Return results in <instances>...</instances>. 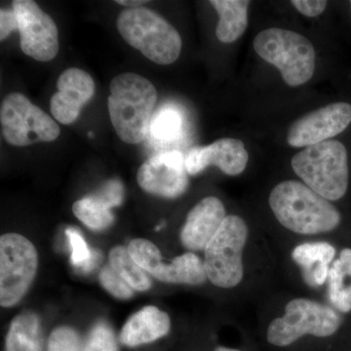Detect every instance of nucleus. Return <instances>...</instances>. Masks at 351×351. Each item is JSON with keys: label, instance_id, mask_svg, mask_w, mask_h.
I'll use <instances>...</instances> for the list:
<instances>
[{"label": "nucleus", "instance_id": "0eeeda50", "mask_svg": "<svg viewBox=\"0 0 351 351\" xmlns=\"http://www.w3.org/2000/svg\"><path fill=\"white\" fill-rule=\"evenodd\" d=\"M249 240L246 221L237 215H228L204 250L207 278L214 286L232 289L245 276L244 252Z\"/></svg>", "mask_w": 351, "mask_h": 351}, {"label": "nucleus", "instance_id": "9b49d317", "mask_svg": "<svg viewBox=\"0 0 351 351\" xmlns=\"http://www.w3.org/2000/svg\"><path fill=\"white\" fill-rule=\"evenodd\" d=\"M19 24L21 49L39 62H49L59 52V34L54 20L32 0H14Z\"/></svg>", "mask_w": 351, "mask_h": 351}, {"label": "nucleus", "instance_id": "aec40b11", "mask_svg": "<svg viewBox=\"0 0 351 351\" xmlns=\"http://www.w3.org/2000/svg\"><path fill=\"white\" fill-rule=\"evenodd\" d=\"M219 14L216 36L223 43H232L243 36L248 25V0H211Z\"/></svg>", "mask_w": 351, "mask_h": 351}, {"label": "nucleus", "instance_id": "ddd939ff", "mask_svg": "<svg viewBox=\"0 0 351 351\" xmlns=\"http://www.w3.org/2000/svg\"><path fill=\"white\" fill-rule=\"evenodd\" d=\"M186 156L177 151L151 157L138 171V186L147 193L165 198L179 197L189 186Z\"/></svg>", "mask_w": 351, "mask_h": 351}, {"label": "nucleus", "instance_id": "f257e3e1", "mask_svg": "<svg viewBox=\"0 0 351 351\" xmlns=\"http://www.w3.org/2000/svg\"><path fill=\"white\" fill-rule=\"evenodd\" d=\"M269 203L278 223L295 234L313 237L334 232L341 212L302 182L288 180L270 191Z\"/></svg>", "mask_w": 351, "mask_h": 351}, {"label": "nucleus", "instance_id": "1a4fd4ad", "mask_svg": "<svg viewBox=\"0 0 351 351\" xmlns=\"http://www.w3.org/2000/svg\"><path fill=\"white\" fill-rule=\"evenodd\" d=\"M36 247L18 233H6L0 239V304H17L31 287L38 269Z\"/></svg>", "mask_w": 351, "mask_h": 351}, {"label": "nucleus", "instance_id": "b1692460", "mask_svg": "<svg viewBox=\"0 0 351 351\" xmlns=\"http://www.w3.org/2000/svg\"><path fill=\"white\" fill-rule=\"evenodd\" d=\"M182 127V119L180 112L174 108H165L152 117L149 131L157 140L168 142L180 135Z\"/></svg>", "mask_w": 351, "mask_h": 351}, {"label": "nucleus", "instance_id": "4468645a", "mask_svg": "<svg viewBox=\"0 0 351 351\" xmlns=\"http://www.w3.org/2000/svg\"><path fill=\"white\" fill-rule=\"evenodd\" d=\"M248 160L242 141L223 138L205 147H193L186 156V169L189 175L195 176L214 165L226 175L239 176L246 169Z\"/></svg>", "mask_w": 351, "mask_h": 351}, {"label": "nucleus", "instance_id": "2f4dec72", "mask_svg": "<svg viewBox=\"0 0 351 351\" xmlns=\"http://www.w3.org/2000/svg\"><path fill=\"white\" fill-rule=\"evenodd\" d=\"M117 3L120 4V5L123 6H130L132 8H138V6L143 5V4L147 3V1H145V0H119V1H115Z\"/></svg>", "mask_w": 351, "mask_h": 351}, {"label": "nucleus", "instance_id": "f03ea898", "mask_svg": "<svg viewBox=\"0 0 351 351\" xmlns=\"http://www.w3.org/2000/svg\"><path fill=\"white\" fill-rule=\"evenodd\" d=\"M110 90L108 108L113 128L126 144H140L151 129L156 87L144 76L124 73L113 78Z\"/></svg>", "mask_w": 351, "mask_h": 351}, {"label": "nucleus", "instance_id": "412c9836", "mask_svg": "<svg viewBox=\"0 0 351 351\" xmlns=\"http://www.w3.org/2000/svg\"><path fill=\"white\" fill-rule=\"evenodd\" d=\"M40 320L36 314L25 313L16 316L7 332L5 351L43 350Z\"/></svg>", "mask_w": 351, "mask_h": 351}, {"label": "nucleus", "instance_id": "2eb2a0df", "mask_svg": "<svg viewBox=\"0 0 351 351\" xmlns=\"http://www.w3.org/2000/svg\"><path fill=\"white\" fill-rule=\"evenodd\" d=\"M57 93L50 100L53 117L64 125L73 123L80 110L91 100L95 82L86 71L77 68L66 69L58 78Z\"/></svg>", "mask_w": 351, "mask_h": 351}, {"label": "nucleus", "instance_id": "4be33fe9", "mask_svg": "<svg viewBox=\"0 0 351 351\" xmlns=\"http://www.w3.org/2000/svg\"><path fill=\"white\" fill-rule=\"evenodd\" d=\"M110 265L119 276L130 287L136 290L144 291L151 288L152 282L144 269L131 257L128 249L123 246H117L110 252Z\"/></svg>", "mask_w": 351, "mask_h": 351}, {"label": "nucleus", "instance_id": "39448f33", "mask_svg": "<svg viewBox=\"0 0 351 351\" xmlns=\"http://www.w3.org/2000/svg\"><path fill=\"white\" fill-rule=\"evenodd\" d=\"M117 25L121 38L154 63L171 64L181 54L179 32L154 11L145 7L126 9L120 12Z\"/></svg>", "mask_w": 351, "mask_h": 351}, {"label": "nucleus", "instance_id": "9d476101", "mask_svg": "<svg viewBox=\"0 0 351 351\" xmlns=\"http://www.w3.org/2000/svg\"><path fill=\"white\" fill-rule=\"evenodd\" d=\"M127 249L145 272L161 282L201 285L208 279L204 262L193 252L182 254L164 265L160 251L149 240H132Z\"/></svg>", "mask_w": 351, "mask_h": 351}, {"label": "nucleus", "instance_id": "c756f323", "mask_svg": "<svg viewBox=\"0 0 351 351\" xmlns=\"http://www.w3.org/2000/svg\"><path fill=\"white\" fill-rule=\"evenodd\" d=\"M291 3L302 15L306 17H317L324 12L328 2L324 0H293Z\"/></svg>", "mask_w": 351, "mask_h": 351}, {"label": "nucleus", "instance_id": "6ab92c4d", "mask_svg": "<svg viewBox=\"0 0 351 351\" xmlns=\"http://www.w3.org/2000/svg\"><path fill=\"white\" fill-rule=\"evenodd\" d=\"M330 306L339 313H351V248H343L332 263L327 279Z\"/></svg>", "mask_w": 351, "mask_h": 351}, {"label": "nucleus", "instance_id": "6e6552de", "mask_svg": "<svg viewBox=\"0 0 351 351\" xmlns=\"http://www.w3.org/2000/svg\"><path fill=\"white\" fill-rule=\"evenodd\" d=\"M0 122L4 140L14 147L53 142L61 133L50 115L21 93L8 95L2 101Z\"/></svg>", "mask_w": 351, "mask_h": 351}, {"label": "nucleus", "instance_id": "423d86ee", "mask_svg": "<svg viewBox=\"0 0 351 351\" xmlns=\"http://www.w3.org/2000/svg\"><path fill=\"white\" fill-rule=\"evenodd\" d=\"M254 49L279 69L289 86H301L313 76L315 49L308 39L298 32L278 27L263 29L254 39Z\"/></svg>", "mask_w": 351, "mask_h": 351}, {"label": "nucleus", "instance_id": "cd10ccee", "mask_svg": "<svg viewBox=\"0 0 351 351\" xmlns=\"http://www.w3.org/2000/svg\"><path fill=\"white\" fill-rule=\"evenodd\" d=\"M99 280H100L101 286L117 299L128 300L133 295L132 287L119 276V274L112 267H106L101 269Z\"/></svg>", "mask_w": 351, "mask_h": 351}, {"label": "nucleus", "instance_id": "f8f14e48", "mask_svg": "<svg viewBox=\"0 0 351 351\" xmlns=\"http://www.w3.org/2000/svg\"><path fill=\"white\" fill-rule=\"evenodd\" d=\"M351 124V105L331 104L307 113L289 128L287 143L293 147H307L332 140Z\"/></svg>", "mask_w": 351, "mask_h": 351}, {"label": "nucleus", "instance_id": "7c9ffc66", "mask_svg": "<svg viewBox=\"0 0 351 351\" xmlns=\"http://www.w3.org/2000/svg\"><path fill=\"white\" fill-rule=\"evenodd\" d=\"M19 29L17 16L12 10L8 9H1L0 10V39L3 41L4 39L10 36L11 32Z\"/></svg>", "mask_w": 351, "mask_h": 351}, {"label": "nucleus", "instance_id": "bb28decb", "mask_svg": "<svg viewBox=\"0 0 351 351\" xmlns=\"http://www.w3.org/2000/svg\"><path fill=\"white\" fill-rule=\"evenodd\" d=\"M80 335L69 327L56 328L48 339L47 351H82Z\"/></svg>", "mask_w": 351, "mask_h": 351}, {"label": "nucleus", "instance_id": "f3484780", "mask_svg": "<svg viewBox=\"0 0 351 351\" xmlns=\"http://www.w3.org/2000/svg\"><path fill=\"white\" fill-rule=\"evenodd\" d=\"M291 257L301 269L307 285L321 287L327 282L329 270L337 258V249L327 241H307L297 245Z\"/></svg>", "mask_w": 351, "mask_h": 351}, {"label": "nucleus", "instance_id": "72a5a7b5", "mask_svg": "<svg viewBox=\"0 0 351 351\" xmlns=\"http://www.w3.org/2000/svg\"><path fill=\"white\" fill-rule=\"evenodd\" d=\"M350 11H351V1L350 2Z\"/></svg>", "mask_w": 351, "mask_h": 351}, {"label": "nucleus", "instance_id": "393cba45", "mask_svg": "<svg viewBox=\"0 0 351 351\" xmlns=\"http://www.w3.org/2000/svg\"><path fill=\"white\" fill-rule=\"evenodd\" d=\"M66 234L71 245V263L82 272L93 270L100 255H98L96 251L89 250L86 241L77 230L68 228L66 230Z\"/></svg>", "mask_w": 351, "mask_h": 351}, {"label": "nucleus", "instance_id": "c85d7f7f", "mask_svg": "<svg viewBox=\"0 0 351 351\" xmlns=\"http://www.w3.org/2000/svg\"><path fill=\"white\" fill-rule=\"evenodd\" d=\"M95 195L100 198L110 209L119 206L124 198L123 184L119 180H110Z\"/></svg>", "mask_w": 351, "mask_h": 351}, {"label": "nucleus", "instance_id": "473e14b6", "mask_svg": "<svg viewBox=\"0 0 351 351\" xmlns=\"http://www.w3.org/2000/svg\"><path fill=\"white\" fill-rule=\"evenodd\" d=\"M214 351H244L240 348H230V346H219L215 348Z\"/></svg>", "mask_w": 351, "mask_h": 351}, {"label": "nucleus", "instance_id": "a211bd4d", "mask_svg": "<svg viewBox=\"0 0 351 351\" xmlns=\"http://www.w3.org/2000/svg\"><path fill=\"white\" fill-rule=\"evenodd\" d=\"M169 315L156 306H145L129 318L121 332L122 345L135 346L152 343L170 332Z\"/></svg>", "mask_w": 351, "mask_h": 351}, {"label": "nucleus", "instance_id": "5701e85b", "mask_svg": "<svg viewBox=\"0 0 351 351\" xmlns=\"http://www.w3.org/2000/svg\"><path fill=\"white\" fill-rule=\"evenodd\" d=\"M73 211L76 218L93 230H106L114 219L110 208L95 195L76 201Z\"/></svg>", "mask_w": 351, "mask_h": 351}, {"label": "nucleus", "instance_id": "7ed1b4c3", "mask_svg": "<svg viewBox=\"0 0 351 351\" xmlns=\"http://www.w3.org/2000/svg\"><path fill=\"white\" fill-rule=\"evenodd\" d=\"M343 324V314L330 304L309 298H295L286 304L282 315L270 321L265 338L274 348H290L306 337L331 338Z\"/></svg>", "mask_w": 351, "mask_h": 351}, {"label": "nucleus", "instance_id": "20e7f679", "mask_svg": "<svg viewBox=\"0 0 351 351\" xmlns=\"http://www.w3.org/2000/svg\"><path fill=\"white\" fill-rule=\"evenodd\" d=\"M293 170L304 184L329 201L345 197L350 184L346 145L329 140L304 147L291 160Z\"/></svg>", "mask_w": 351, "mask_h": 351}, {"label": "nucleus", "instance_id": "a878e982", "mask_svg": "<svg viewBox=\"0 0 351 351\" xmlns=\"http://www.w3.org/2000/svg\"><path fill=\"white\" fill-rule=\"evenodd\" d=\"M82 351H119L114 332L106 323L92 328Z\"/></svg>", "mask_w": 351, "mask_h": 351}, {"label": "nucleus", "instance_id": "dca6fc26", "mask_svg": "<svg viewBox=\"0 0 351 351\" xmlns=\"http://www.w3.org/2000/svg\"><path fill=\"white\" fill-rule=\"evenodd\" d=\"M225 205L215 196L203 198L189 211L181 242L191 252L204 251L226 218Z\"/></svg>", "mask_w": 351, "mask_h": 351}]
</instances>
